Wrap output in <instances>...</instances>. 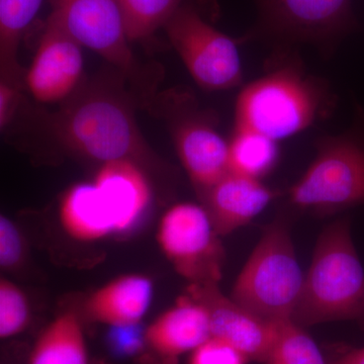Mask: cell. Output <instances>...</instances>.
Here are the masks:
<instances>
[{
  "label": "cell",
  "mask_w": 364,
  "mask_h": 364,
  "mask_svg": "<svg viewBox=\"0 0 364 364\" xmlns=\"http://www.w3.org/2000/svg\"><path fill=\"white\" fill-rule=\"evenodd\" d=\"M291 321L301 327L347 321L364 332V269L349 217L318 237Z\"/></svg>",
  "instance_id": "2"
},
{
  "label": "cell",
  "mask_w": 364,
  "mask_h": 364,
  "mask_svg": "<svg viewBox=\"0 0 364 364\" xmlns=\"http://www.w3.org/2000/svg\"><path fill=\"white\" fill-rule=\"evenodd\" d=\"M44 0H0V66L1 77L18 80V51L21 38Z\"/></svg>",
  "instance_id": "19"
},
{
  "label": "cell",
  "mask_w": 364,
  "mask_h": 364,
  "mask_svg": "<svg viewBox=\"0 0 364 364\" xmlns=\"http://www.w3.org/2000/svg\"><path fill=\"white\" fill-rule=\"evenodd\" d=\"M163 30L203 90L223 91L240 85L243 70L239 41L210 25L193 2H183Z\"/></svg>",
  "instance_id": "7"
},
{
  "label": "cell",
  "mask_w": 364,
  "mask_h": 364,
  "mask_svg": "<svg viewBox=\"0 0 364 364\" xmlns=\"http://www.w3.org/2000/svg\"><path fill=\"white\" fill-rule=\"evenodd\" d=\"M50 127L67 149L102 164L129 159L142 165L153 157L131 105L109 91L90 90L74 98L53 114Z\"/></svg>",
  "instance_id": "3"
},
{
  "label": "cell",
  "mask_w": 364,
  "mask_h": 364,
  "mask_svg": "<svg viewBox=\"0 0 364 364\" xmlns=\"http://www.w3.org/2000/svg\"><path fill=\"white\" fill-rule=\"evenodd\" d=\"M212 337L210 318L205 306L181 296L146 329L142 364H176L181 356L191 353Z\"/></svg>",
  "instance_id": "13"
},
{
  "label": "cell",
  "mask_w": 364,
  "mask_h": 364,
  "mask_svg": "<svg viewBox=\"0 0 364 364\" xmlns=\"http://www.w3.org/2000/svg\"><path fill=\"white\" fill-rule=\"evenodd\" d=\"M25 258V242L20 230L9 218H0V265L13 270L21 267Z\"/></svg>",
  "instance_id": "25"
},
{
  "label": "cell",
  "mask_w": 364,
  "mask_h": 364,
  "mask_svg": "<svg viewBox=\"0 0 364 364\" xmlns=\"http://www.w3.org/2000/svg\"><path fill=\"white\" fill-rule=\"evenodd\" d=\"M277 54L265 75L242 90L234 129L279 142L326 119L336 102L329 85L308 73L296 52L279 49Z\"/></svg>",
  "instance_id": "1"
},
{
  "label": "cell",
  "mask_w": 364,
  "mask_h": 364,
  "mask_svg": "<svg viewBox=\"0 0 364 364\" xmlns=\"http://www.w3.org/2000/svg\"><path fill=\"white\" fill-rule=\"evenodd\" d=\"M56 14L79 44L95 51L126 77L140 75L129 46L119 0H50Z\"/></svg>",
  "instance_id": "10"
},
{
  "label": "cell",
  "mask_w": 364,
  "mask_h": 364,
  "mask_svg": "<svg viewBox=\"0 0 364 364\" xmlns=\"http://www.w3.org/2000/svg\"><path fill=\"white\" fill-rule=\"evenodd\" d=\"M304 280L287 219L277 218L263 229L231 298L257 317L279 324L293 318Z\"/></svg>",
  "instance_id": "5"
},
{
  "label": "cell",
  "mask_w": 364,
  "mask_h": 364,
  "mask_svg": "<svg viewBox=\"0 0 364 364\" xmlns=\"http://www.w3.org/2000/svg\"><path fill=\"white\" fill-rule=\"evenodd\" d=\"M59 219L64 231L75 240L97 241L116 233L111 213L95 182L75 184L67 191L60 203Z\"/></svg>",
  "instance_id": "17"
},
{
  "label": "cell",
  "mask_w": 364,
  "mask_h": 364,
  "mask_svg": "<svg viewBox=\"0 0 364 364\" xmlns=\"http://www.w3.org/2000/svg\"><path fill=\"white\" fill-rule=\"evenodd\" d=\"M129 41L147 40L183 4L184 0H119Z\"/></svg>",
  "instance_id": "21"
},
{
  "label": "cell",
  "mask_w": 364,
  "mask_h": 364,
  "mask_svg": "<svg viewBox=\"0 0 364 364\" xmlns=\"http://www.w3.org/2000/svg\"><path fill=\"white\" fill-rule=\"evenodd\" d=\"M109 350L119 358L141 356L146 349V329L139 324L111 326L107 337Z\"/></svg>",
  "instance_id": "24"
},
{
  "label": "cell",
  "mask_w": 364,
  "mask_h": 364,
  "mask_svg": "<svg viewBox=\"0 0 364 364\" xmlns=\"http://www.w3.org/2000/svg\"><path fill=\"white\" fill-rule=\"evenodd\" d=\"M28 364H91L82 325L75 314H62L45 328Z\"/></svg>",
  "instance_id": "18"
},
{
  "label": "cell",
  "mask_w": 364,
  "mask_h": 364,
  "mask_svg": "<svg viewBox=\"0 0 364 364\" xmlns=\"http://www.w3.org/2000/svg\"><path fill=\"white\" fill-rule=\"evenodd\" d=\"M95 184L111 213L116 233L133 229L149 208L152 191L138 162L121 159L104 163Z\"/></svg>",
  "instance_id": "14"
},
{
  "label": "cell",
  "mask_w": 364,
  "mask_h": 364,
  "mask_svg": "<svg viewBox=\"0 0 364 364\" xmlns=\"http://www.w3.org/2000/svg\"><path fill=\"white\" fill-rule=\"evenodd\" d=\"M256 21L244 41L261 40L279 49L306 44L334 52L359 28L352 0H254Z\"/></svg>",
  "instance_id": "6"
},
{
  "label": "cell",
  "mask_w": 364,
  "mask_h": 364,
  "mask_svg": "<svg viewBox=\"0 0 364 364\" xmlns=\"http://www.w3.org/2000/svg\"><path fill=\"white\" fill-rule=\"evenodd\" d=\"M328 364H364V347L363 348H351L344 347L328 361Z\"/></svg>",
  "instance_id": "28"
},
{
  "label": "cell",
  "mask_w": 364,
  "mask_h": 364,
  "mask_svg": "<svg viewBox=\"0 0 364 364\" xmlns=\"http://www.w3.org/2000/svg\"><path fill=\"white\" fill-rule=\"evenodd\" d=\"M203 205L179 203L163 215L158 227L160 248L181 277L191 284H218L224 249Z\"/></svg>",
  "instance_id": "8"
},
{
  "label": "cell",
  "mask_w": 364,
  "mask_h": 364,
  "mask_svg": "<svg viewBox=\"0 0 364 364\" xmlns=\"http://www.w3.org/2000/svg\"><path fill=\"white\" fill-rule=\"evenodd\" d=\"M264 364H328L305 328L291 320L280 323Z\"/></svg>",
  "instance_id": "22"
},
{
  "label": "cell",
  "mask_w": 364,
  "mask_h": 364,
  "mask_svg": "<svg viewBox=\"0 0 364 364\" xmlns=\"http://www.w3.org/2000/svg\"><path fill=\"white\" fill-rule=\"evenodd\" d=\"M306 173L287 191L294 210L326 217L364 208V107L356 104L348 129L321 136Z\"/></svg>",
  "instance_id": "4"
},
{
  "label": "cell",
  "mask_w": 364,
  "mask_h": 364,
  "mask_svg": "<svg viewBox=\"0 0 364 364\" xmlns=\"http://www.w3.org/2000/svg\"><path fill=\"white\" fill-rule=\"evenodd\" d=\"M82 46L54 13L46 21L37 52L26 73V88L42 104L70 97L82 77Z\"/></svg>",
  "instance_id": "11"
},
{
  "label": "cell",
  "mask_w": 364,
  "mask_h": 364,
  "mask_svg": "<svg viewBox=\"0 0 364 364\" xmlns=\"http://www.w3.org/2000/svg\"><path fill=\"white\" fill-rule=\"evenodd\" d=\"M153 284L142 274L117 277L91 294L86 312L95 322L111 326L139 324L149 310Z\"/></svg>",
  "instance_id": "16"
},
{
  "label": "cell",
  "mask_w": 364,
  "mask_h": 364,
  "mask_svg": "<svg viewBox=\"0 0 364 364\" xmlns=\"http://www.w3.org/2000/svg\"><path fill=\"white\" fill-rule=\"evenodd\" d=\"M20 80L1 78L0 81V127L2 129L11 122L20 102Z\"/></svg>",
  "instance_id": "27"
},
{
  "label": "cell",
  "mask_w": 364,
  "mask_h": 364,
  "mask_svg": "<svg viewBox=\"0 0 364 364\" xmlns=\"http://www.w3.org/2000/svg\"><path fill=\"white\" fill-rule=\"evenodd\" d=\"M31 320V309L25 293L14 282H0V337L9 339L21 334Z\"/></svg>",
  "instance_id": "23"
},
{
  "label": "cell",
  "mask_w": 364,
  "mask_h": 364,
  "mask_svg": "<svg viewBox=\"0 0 364 364\" xmlns=\"http://www.w3.org/2000/svg\"><path fill=\"white\" fill-rule=\"evenodd\" d=\"M188 294L208 311L212 337L232 345L248 361L265 363L280 323L268 322L249 312L224 296L215 282L191 284Z\"/></svg>",
  "instance_id": "12"
},
{
  "label": "cell",
  "mask_w": 364,
  "mask_h": 364,
  "mask_svg": "<svg viewBox=\"0 0 364 364\" xmlns=\"http://www.w3.org/2000/svg\"><path fill=\"white\" fill-rule=\"evenodd\" d=\"M274 196L260 179L229 172L200 200L217 233L226 236L252 221Z\"/></svg>",
  "instance_id": "15"
},
{
  "label": "cell",
  "mask_w": 364,
  "mask_h": 364,
  "mask_svg": "<svg viewBox=\"0 0 364 364\" xmlns=\"http://www.w3.org/2000/svg\"><path fill=\"white\" fill-rule=\"evenodd\" d=\"M279 158L277 141L251 131L235 130L229 142V171L260 179Z\"/></svg>",
  "instance_id": "20"
},
{
  "label": "cell",
  "mask_w": 364,
  "mask_h": 364,
  "mask_svg": "<svg viewBox=\"0 0 364 364\" xmlns=\"http://www.w3.org/2000/svg\"><path fill=\"white\" fill-rule=\"evenodd\" d=\"M171 134L177 155L202 200L229 173V142L214 117L198 109L193 98L179 95L171 109Z\"/></svg>",
  "instance_id": "9"
},
{
  "label": "cell",
  "mask_w": 364,
  "mask_h": 364,
  "mask_svg": "<svg viewBox=\"0 0 364 364\" xmlns=\"http://www.w3.org/2000/svg\"><path fill=\"white\" fill-rule=\"evenodd\" d=\"M248 359L223 340L210 337L191 352L188 364H246Z\"/></svg>",
  "instance_id": "26"
}]
</instances>
